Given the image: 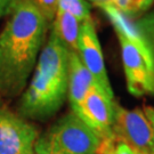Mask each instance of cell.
<instances>
[{"label": "cell", "mask_w": 154, "mask_h": 154, "mask_svg": "<svg viewBox=\"0 0 154 154\" xmlns=\"http://www.w3.org/2000/svg\"><path fill=\"white\" fill-rule=\"evenodd\" d=\"M57 9L74 16L81 23L91 18L88 2L85 0H58Z\"/></svg>", "instance_id": "12"}, {"label": "cell", "mask_w": 154, "mask_h": 154, "mask_svg": "<svg viewBox=\"0 0 154 154\" xmlns=\"http://www.w3.org/2000/svg\"><path fill=\"white\" fill-rule=\"evenodd\" d=\"M112 137L142 154L154 151V130L143 110H127L114 100Z\"/></svg>", "instance_id": "4"}, {"label": "cell", "mask_w": 154, "mask_h": 154, "mask_svg": "<svg viewBox=\"0 0 154 154\" xmlns=\"http://www.w3.org/2000/svg\"><path fill=\"white\" fill-rule=\"evenodd\" d=\"M20 0H0V18L6 15H11Z\"/></svg>", "instance_id": "15"}, {"label": "cell", "mask_w": 154, "mask_h": 154, "mask_svg": "<svg viewBox=\"0 0 154 154\" xmlns=\"http://www.w3.org/2000/svg\"><path fill=\"white\" fill-rule=\"evenodd\" d=\"M93 4H95L96 6H99V7H102V6L106 5V2H107V0H90Z\"/></svg>", "instance_id": "19"}, {"label": "cell", "mask_w": 154, "mask_h": 154, "mask_svg": "<svg viewBox=\"0 0 154 154\" xmlns=\"http://www.w3.org/2000/svg\"><path fill=\"white\" fill-rule=\"evenodd\" d=\"M151 154H154V151H153V152H152V153H151Z\"/></svg>", "instance_id": "22"}, {"label": "cell", "mask_w": 154, "mask_h": 154, "mask_svg": "<svg viewBox=\"0 0 154 154\" xmlns=\"http://www.w3.org/2000/svg\"><path fill=\"white\" fill-rule=\"evenodd\" d=\"M114 154H142L131 149L129 145H127L121 142H116V146H114Z\"/></svg>", "instance_id": "17"}, {"label": "cell", "mask_w": 154, "mask_h": 154, "mask_svg": "<svg viewBox=\"0 0 154 154\" xmlns=\"http://www.w3.org/2000/svg\"><path fill=\"white\" fill-rule=\"evenodd\" d=\"M49 24L37 7L20 1L0 32V97L13 99L26 88Z\"/></svg>", "instance_id": "1"}, {"label": "cell", "mask_w": 154, "mask_h": 154, "mask_svg": "<svg viewBox=\"0 0 154 154\" xmlns=\"http://www.w3.org/2000/svg\"><path fill=\"white\" fill-rule=\"evenodd\" d=\"M98 136L73 111L57 119L40 135L34 152L41 154H97Z\"/></svg>", "instance_id": "3"}, {"label": "cell", "mask_w": 154, "mask_h": 154, "mask_svg": "<svg viewBox=\"0 0 154 154\" xmlns=\"http://www.w3.org/2000/svg\"><path fill=\"white\" fill-rule=\"evenodd\" d=\"M69 55L70 50L51 31L21 95L20 116L32 121H47L58 113L67 98Z\"/></svg>", "instance_id": "2"}, {"label": "cell", "mask_w": 154, "mask_h": 154, "mask_svg": "<svg viewBox=\"0 0 154 154\" xmlns=\"http://www.w3.org/2000/svg\"><path fill=\"white\" fill-rule=\"evenodd\" d=\"M39 130L7 106H0V154H32Z\"/></svg>", "instance_id": "5"}, {"label": "cell", "mask_w": 154, "mask_h": 154, "mask_svg": "<svg viewBox=\"0 0 154 154\" xmlns=\"http://www.w3.org/2000/svg\"><path fill=\"white\" fill-rule=\"evenodd\" d=\"M154 0H107L106 5L116 8L127 17H140L151 8Z\"/></svg>", "instance_id": "11"}, {"label": "cell", "mask_w": 154, "mask_h": 154, "mask_svg": "<svg viewBox=\"0 0 154 154\" xmlns=\"http://www.w3.org/2000/svg\"><path fill=\"white\" fill-rule=\"evenodd\" d=\"M143 112L144 114H145V116L147 118V120H149V122L151 123V126H152V128H153L154 130V107L153 106H144L143 109Z\"/></svg>", "instance_id": "18"}, {"label": "cell", "mask_w": 154, "mask_h": 154, "mask_svg": "<svg viewBox=\"0 0 154 154\" xmlns=\"http://www.w3.org/2000/svg\"><path fill=\"white\" fill-rule=\"evenodd\" d=\"M77 53L85 66L91 73V75L95 79V82L103 89V91L110 98L114 99L109 75L106 73L103 51L97 37L96 26L91 18L85 21L81 24L78 39Z\"/></svg>", "instance_id": "7"}, {"label": "cell", "mask_w": 154, "mask_h": 154, "mask_svg": "<svg viewBox=\"0 0 154 154\" xmlns=\"http://www.w3.org/2000/svg\"><path fill=\"white\" fill-rule=\"evenodd\" d=\"M114 146H116V142L113 138L104 139L100 142L97 154H114Z\"/></svg>", "instance_id": "16"}, {"label": "cell", "mask_w": 154, "mask_h": 154, "mask_svg": "<svg viewBox=\"0 0 154 154\" xmlns=\"http://www.w3.org/2000/svg\"><path fill=\"white\" fill-rule=\"evenodd\" d=\"M57 2L58 0H34V6L40 11L48 24L54 21V17L57 11Z\"/></svg>", "instance_id": "14"}, {"label": "cell", "mask_w": 154, "mask_h": 154, "mask_svg": "<svg viewBox=\"0 0 154 154\" xmlns=\"http://www.w3.org/2000/svg\"><path fill=\"white\" fill-rule=\"evenodd\" d=\"M135 24L147 38L149 44L152 45V47L154 48V9L149 13H145L140 17H138Z\"/></svg>", "instance_id": "13"}, {"label": "cell", "mask_w": 154, "mask_h": 154, "mask_svg": "<svg viewBox=\"0 0 154 154\" xmlns=\"http://www.w3.org/2000/svg\"><path fill=\"white\" fill-rule=\"evenodd\" d=\"M32 154H41V153H37V152H33Z\"/></svg>", "instance_id": "21"}, {"label": "cell", "mask_w": 154, "mask_h": 154, "mask_svg": "<svg viewBox=\"0 0 154 154\" xmlns=\"http://www.w3.org/2000/svg\"><path fill=\"white\" fill-rule=\"evenodd\" d=\"M121 47L122 65L127 89L134 96L154 93V58L144 54L137 46L120 34H116Z\"/></svg>", "instance_id": "6"}, {"label": "cell", "mask_w": 154, "mask_h": 154, "mask_svg": "<svg viewBox=\"0 0 154 154\" xmlns=\"http://www.w3.org/2000/svg\"><path fill=\"white\" fill-rule=\"evenodd\" d=\"M95 79L75 51H70L67 69V98L71 111L78 113L89 89L95 85Z\"/></svg>", "instance_id": "9"}, {"label": "cell", "mask_w": 154, "mask_h": 154, "mask_svg": "<svg viewBox=\"0 0 154 154\" xmlns=\"http://www.w3.org/2000/svg\"><path fill=\"white\" fill-rule=\"evenodd\" d=\"M51 24H53L51 31L55 33L56 37L65 45L70 51L77 53L78 39L82 23L74 16L57 9Z\"/></svg>", "instance_id": "10"}, {"label": "cell", "mask_w": 154, "mask_h": 154, "mask_svg": "<svg viewBox=\"0 0 154 154\" xmlns=\"http://www.w3.org/2000/svg\"><path fill=\"white\" fill-rule=\"evenodd\" d=\"M20 1H22V2H30V4H33L34 2V0H20ZM34 5V4H33Z\"/></svg>", "instance_id": "20"}, {"label": "cell", "mask_w": 154, "mask_h": 154, "mask_svg": "<svg viewBox=\"0 0 154 154\" xmlns=\"http://www.w3.org/2000/svg\"><path fill=\"white\" fill-rule=\"evenodd\" d=\"M113 104L114 99L110 98L97 83L89 89L80 109L75 113L93 130L100 140L112 137L113 125Z\"/></svg>", "instance_id": "8"}]
</instances>
